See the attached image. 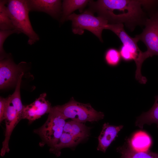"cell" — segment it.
Listing matches in <instances>:
<instances>
[{"mask_svg":"<svg viewBox=\"0 0 158 158\" xmlns=\"http://www.w3.org/2000/svg\"><path fill=\"white\" fill-rule=\"evenodd\" d=\"M123 127V126L121 125L114 126L105 123L98 138L99 143L97 150L105 153Z\"/></svg>","mask_w":158,"mask_h":158,"instance_id":"12","label":"cell"},{"mask_svg":"<svg viewBox=\"0 0 158 158\" xmlns=\"http://www.w3.org/2000/svg\"><path fill=\"white\" fill-rule=\"evenodd\" d=\"M66 119L83 123L98 121L103 118L104 114L95 109L89 104H83L75 101L73 97L68 102L61 105L52 107Z\"/></svg>","mask_w":158,"mask_h":158,"instance_id":"3","label":"cell"},{"mask_svg":"<svg viewBox=\"0 0 158 158\" xmlns=\"http://www.w3.org/2000/svg\"><path fill=\"white\" fill-rule=\"evenodd\" d=\"M14 33L20 34L18 31L16 29L5 30H0V60L8 57V54L6 53L4 49V44L7 37L10 35Z\"/></svg>","mask_w":158,"mask_h":158,"instance_id":"19","label":"cell"},{"mask_svg":"<svg viewBox=\"0 0 158 158\" xmlns=\"http://www.w3.org/2000/svg\"><path fill=\"white\" fill-rule=\"evenodd\" d=\"M4 114L6 128L5 138L2 142V147L0 152L1 157L4 156L10 151L9 147V141L13 129L23 119L22 115L19 113L10 101L9 96Z\"/></svg>","mask_w":158,"mask_h":158,"instance_id":"8","label":"cell"},{"mask_svg":"<svg viewBox=\"0 0 158 158\" xmlns=\"http://www.w3.org/2000/svg\"><path fill=\"white\" fill-rule=\"evenodd\" d=\"M7 11L15 29L28 37V44L32 45L40 37L33 30L29 13L26 0H9L6 4Z\"/></svg>","mask_w":158,"mask_h":158,"instance_id":"2","label":"cell"},{"mask_svg":"<svg viewBox=\"0 0 158 158\" xmlns=\"http://www.w3.org/2000/svg\"><path fill=\"white\" fill-rule=\"evenodd\" d=\"M155 98L154 103L150 109L137 118L135 123L136 126L142 129L145 124L150 125L155 123L158 126V95Z\"/></svg>","mask_w":158,"mask_h":158,"instance_id":"15","label":"cell"},{"mask_svg":"<svg viewBox=\"0 0 158 158\" xmlns=\"http://www.w3.org/2000/svg\"><path fill=\"white\" fill-rule=\"evenodd\" d=\"M8 101V97H0V122L4 120V114Z\"/></svg>","mask_w":158,"mask_h":158,"instance_id":"20","label":"cell"},{"mask_svg":"<svg viewBox=\"0 0 158 158\" xmlns=\"http://www.w3.org/2000/svg\"></svg>","mask_w":158,"mask_h":158,"instance_id":"21","label":"cell"},{"mask_svg":"<svg viewBox=\"0 0 158 158\" xmlns=\"http://www.w3.org/2000/svg\"><path fill=\"white\" fill-rule=\"evenodd\" d=\"M148 18L142 32L136 35L138 40L145 45L147 50L143 52L141 61L154 55L158 56V7L148 11Z\"/></svg>","mask_w":158,"mask_h":158,"instance_id":"6","label":"cell"},{"mask_svg":"<svg viewBox=\"0 0 158 158\" xmlns=\"http://www.w3.org/2000/svg\"><path fill=\"white\" fill-rule=\"evenodd\" d=\"M66 119L60 113L51 108L45 123L34 130L42 140L41 146L46 144L51 148L56 145L63 133Z\"/></svg>","mask_w":158,"mask_h":158,"instance_id":"5","label":"cell"},{"mask_svg":"<svg viewBox=\"0 0 158 158\" xmlns=\"http://www.w3.org/2000/svg\"><path fill=\"white\" fill-rule=\"evenodd\" d=\"M25 62L18 64H15L8 57L0 60V88L2 89L8 87L17 82L22 66Z\"/></svg>","mask_w":158,"mask_h":158,"instance_id":"9","label":"cell"},{"mask_svg":"<svg viewBox=\"0 0 158 158\" xmlns=\"http://www.w3.org/2000/svg\"><path fill=\"white\" fill-rule=\"evenodd\" d=\"M46 93L42 94L31 104L24 106L23 119H27L29 124L32 123L46 114L49 113L52 107L51 103L46 99Z\"/></svg>","mask_w":158,"mask_h":158,"instance_id":"10","label":"cell"},{"mask_svg":"<svg viewBox=\"0 0 158 158\" xmlns=\"http://www.w3.org/2000/svg\"><path fill=\"white\" fill-rule=\"evenodd\" d=\"M128 142L131 149L138 152L149 150L152 143L150 136L147 133L142 131L135 133Z\"/></svg>","mask_w":158,"mask_h":158,"instance_id":"13","label":"cell"},{"mask_svg":"<svg viewBox=\"0 0 158 158\" xmlns=\"http://www.w3.org/2000/svg\"><path fill=\"white\" fill-rule=\"evenodd\" d=\"M151 0H90L88 9L107 20L108 24L122 23L131 32L138 26L145 25L147 8Z\"/></svg>","mask_w":158,"mask_h":158,"instance_id":"1","label":"cell"},{"mask_svg":"<svg viewBox=\"0 0 158 158\" xmlns=\"http://www.w3.org/2000/svg\"><path fill=\"white\" fill-rule=\"evenodd\" d=\"M121 57L119 51L113 48L108 49L106 52L104 59L106 63L111 66H116L120 62Z\"/></svg>","mask_w":158,"mask_h":158,"instance_id":"18","label":"cell"},{"mask_svg":"<svg viewBox=\"0 0 158 158\" xmlns=\"http://www.w3.org/2000/svg\"><path fill=\"white\" fill-rule=\"evenodd\" d=\"M29 11L42 12L53 18H60L62 4L59 0H26Z\"/></svg>","mask_w":158,"mask_h":158,"instance_id":"11","label":"cell"},{"mask_svg":"<svg viewBox=\"0 0 158 158\" xmlns=\"http://www.w3.org/2000/svg\"><path fill=\"white\" fill-rule=\"evenodd\" d=\"M90 0H64L62 4L61 13L60 18V23H63L67 17L75 11L78 9L81 13Z\"/></svg>","mask_w":158,"mask_h":158,"instance_id":"14","label":"cell"},{"mask_svg":"<svg viewBox=\"0 0 158 158\" xmlns=\"http://www.w3.org/2000/svg\"><path fill=\"white\" fill-rule=\"evenodd\" d=\"M72 22V30L75 34L82 35L87 30L96 36L103 42L102 34L108 24V21L99 16H95L94 13L88 9L80 14L73 13L68 16L66 20Z\"/></svg>","mask_w":158,"mask_h":158,"instance_id":"4","label":"cell"},{"mask_svg":"<svg viewBox=\"0 0 158 158\" xmlns=\"http://www.w3.org/2000/svg\"><path fill=\"white\" fill-rule=\"evenodd\" d=\"M8 0L0 1V30L15 29L8 13L6 4Z\"/></svg>","mask_w":158,"mask_h":158,"instance_id":"17","label":"cell"},{"mask_svg":"<svg viewBox=\"0 0 158 158\" xmlns=\"http://www.w3.org/2000/svg\"><path fill=\"white\" fill-rule=\"evenodd\" d=\"M88 127L83 123L71 121L66 122L63 133L56 145L50 151L57 156L61 154V150L77 145L89 135Z\"/></svg>","mask_w":158,"mask_h":158,"instance_id":"7","label":"cell"},{"mask_svg":"<svg viewBox=\"0 0 158 158\" xmlns=\"http://www.w3.org/2000/svg\"><path fill=\"white\" fill-rule=\"evenodd\" d=\"M117 150L121 155L120 158H158V153L149 150L135 151L131 149L127 144L118 147Z\"/></svg>","mask_w":158,"mask_h":158,"instance_id":"16","label":"cell"}]
</instances>
